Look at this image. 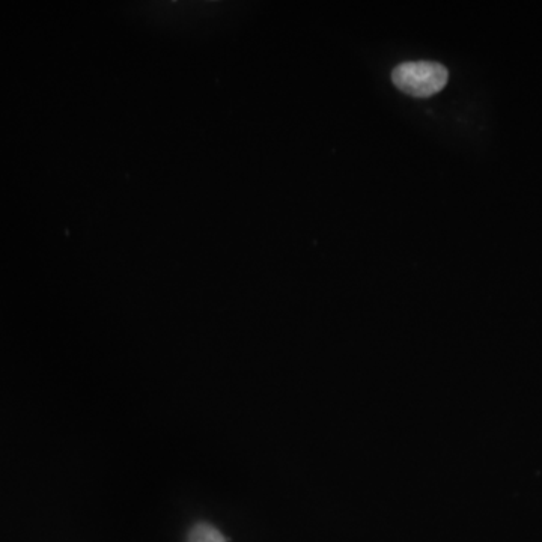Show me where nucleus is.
Here are the masks:
<instances>
[{
	"instance_id": "f03ea898",
	"label": "nucleus",
	"mask_w": 542,
	"mask_h": 542,
	"mask_svg": "<svg viewBox=\"0 0 542 542\" xmlns=\"http://www.w3.org/2000/svg\"><path fill=\"white\" fill-rule=\"evenodd\" d=\"M189 542H226L216 527L207 523L196 524L189 533Z\"/></svg>"
},
{
	"instance_id": "f257e3e1",
	"label": "nucleus",
	"mask_w": 542,
	"mask_h": 542,
	"mask_svg": "<svg viewBox=\"0 0 542 542\" xmlns=\"http://www.w3.org/2000/svg\"><path fill=\"white\" fill-rule=\"evenodd\" d=\"M449 73L439 62H404L393 70L392 82L410 97L427 98L448 85Z\"/></svg>"
}]
</instances>
